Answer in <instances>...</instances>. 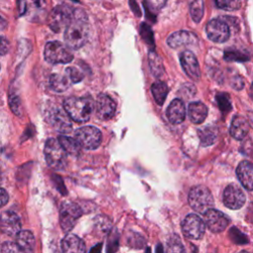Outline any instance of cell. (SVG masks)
Returning a JSON list of instances; mask_svg holds the SVG:
<instances>
[{
    "label": "cell",
    "instance_id": "cell-1",
    "mask_svg": "<svg viewBox=\"0 0 253 253\" xmlns=\"http://www.w3.org/2000/svg\"><path fill=\"white\" fill-rule=\"evenodd\" d=\"M89 36V26L86 13L82 9L74 10L71 22L64 32V41L68 47L78 49L87 42Z\"/></svg>",
    "mask_w": 253,
    "mask_h": 253
},
{
    "label": "cell",
    "instance_id": "cell-2",
    "mask_svg": "<svg viewBox=\"0 0 253 253\" xmlns=\"http://www.w3.org/2000/svg\"><path fill=\"white\" fill-rule=\"evenodd\" d=\"M63 108L71 120L76 123H84L90 119L95 104L90 97H71L64 101Z\"/></svg>",
    "mask_w": 253,
    "mask_h": 253
},
{
    "label": "cell",
    "instance_id": "cell-3",
    "mask_svg": "<svg viewBox=\"0 0 253 253\" xmlns=\"http://www.w3.org/2000/svg\"><path fill=\"white\" fill-rule=\"evenodd\" d=\"M188 202L191 208L198 213H205L213 206V198L209 188L199 185L190 190Z\"/></svg>",
    "mask_w": 253,
    "mask_h": 253
},
{
    "label": "cell",
    "instance_id": "cell-4",
    "mask_svg": "<svg viewBox=\"0 0 253 253\" xmlns=\"http://www.w3.org/2000/svg\"><path fill=\"white\" fill-rule=\"evenodd\" d=\"M44 157L47 165L53 169H62L66 164V151L58 139L48 138L44 143Z\"/></svg>",
    "mask_w": 253,
    "mask_h": 253
},
{
    "label": "cell",
    "instance_id": "cell-5",
    "mask_svg": "<svg viewBox=\"0 0 253 253\" xmlns=\"http://www.w3.org/2000/svg\"><path fill=\"white\" fill-rule=\"evenodd\" d=\"M44 59L51 63H68L73 59V54L67 46L57 41L48 42L43 50Z\"/></svg>",
    "mask_w": 253,
    "mask_h": 253
},
{
    "label": "cell",
    "instance_id": "cell-6",
    "mask_svg": "<svg viewBox=\"0 0 253 253\" xmlns=\"http://www.w3.org/2000/svg\"><path fill=\"white\" fill-rule=\"evenodd\" d=\"M74 15V10L66 5V4H60L55 6L48 19V25L49 28L55 32H60L63 28H66L67 25L71 22Z\"/></svg>",
    "mask_w": 253,
    "mask_h": 253
},
{
    "label": "cell",
    "instance_id": "cell-7",
    "mask_svg": "<svg viewBox=\"0 0 253 253\" xmlns=\"http://www.w3.org/2000/svg\"><path fill=\"white\" fill-rule=\"evenodd\" d=\"M75 138L81 147L87 150H93L98 148L101 144L102 133L97 127L86 126L76 129Z\"/></svg>",
    "mask_w": 253,
    "mask_h": 253
},
{
    "label": "cell",
    "instance_id": "cell-8",
    "mask_svg": "<svg viewBox=\"0 0 253 253\" xmlns=\"http://www.w3.org/2000/svg\"><path fill=\"white\" fill-rule=\"evenodd\" d=\"M181 227L184 236L193 240L201 239L206 230L205 221L196 213H189L186 215L182 221Z\"/></svg>",
    "mask_w": 253,
    "mask_h": 253
},
{
    "label": "cell",
    "instance_id": "cell-9",
    "mask_svg": "<svg viewBox=\"0 0 253 253\" xmlns=\"http://www.w3.org/2000/svg\"><path fill=\"white\" fill-rule=\"evenodd\" d=\"M81 214L82 210L78 205L70 202H64L59 210V222L63 231L71 230Z\"/></svg>",
    "mask_w": 253,
    "mask_h": 253
},
{
    "label": "cell",
    "instance_id": "cell-10",
    "mask_svg": "<svg viewBox=\"0 0 253 253\" xmlns=\"http://www.w3.org/2000/svg\"><path fill=\"white\" fill-rule=\"evenodd\" d=\"M208 38L214 42H224L229 39L230 31L226 22L219 19L211 20L206 27Z\"/></svg>",
    "mask_w": 253,
    "mask_h": 253
},
{
    "label": "cell",
    "instance_id": "cell-11",
    "mask_svg": "<svg viewBox=\"0 0 253 253\" xmlns=\"http://www.w3.org/2000/svg\"><path fill=\"white\" fill-rule=\"evenodd\" d=\"M223 204L230 210L241 209L246 201V196L242 189L236 184H229L223 191Z\"/></svg>",
    "mask_w": 253,
    "mask_h": 253
},
{
    "label": "cell",
    "instance_id": "cell-12",
    "mask_svg": "<svg viewBox=\"0 0 253 253\" xmlns=\"http://www.w3.org/2000/svg\"><path fill=\"white\" fill-rule=\"evenodd\" d=\"M204 218H205L206 225L213 233H218L223 231L229 223L228 217L223 212H221L220 211L214 210L212 208L209 209L204 213Z\"/></svg>",
    "mask_w": 253,
    "mask_h": 253
},
{
    "label": "cell",
    "instance_id": "cell-13",
    "mask_svg": "<svg viewBox=\"0 0 253 253\" xmlns=\"http://www.w3.org/2000/svg\"><path fill=\"white\" fill-rule=\"evenodd\" d=\"M0 229L3 233L14 236L21 230V221L19 216L11 211H3L0 214Z\"/></svg>",
    "mask_w": 253,
    "mask_h": 253
},
{
    "label": "cell",
    "instance_id": "cell-14",
    "mask_svg": "<svg viewBox=\"0 0 253 253\" xmlns=\"http://www.w3.org/2000/svg\"><path fill=\"white\" fill-rule=\"evenodd\" d=\"M180 62L185 73L193 80H199L201 77V70L196 55L190 51L185 50L180 55Z\"/></svg>",
    "mask_w": 253,
    "mask_h": 253
},
{
    "label": "cell",
    "instance_id": "cell-15",
    "mask_svg": "<svg viewBox=\"0 0 253 253\" xmlns=\"http://www.w3.org/2000/svg\"><path fill=\"white\" fill-rule=\"evenodd\" d=\"M70 119L67 112L60 108L51 110L48 117L49 124L60 132H68L71 130L72 125Z\"/></svg>",
    "mask_w": 253,
    "mask_h": 253
},
{
    "label": "cell",
    "instance_id": "cell-16",
    "mask_svg": "<svg viewBox=\"0 0 253 253\" xmlns=\"http://www.w3.org/2000/svg\"><path fill=\"white\" fill-rule=\"evenodd\" d=\"M116 113V104L113 99L106 94H101L96 103V115L101 120H110Z\"/></svg>",
    "mask_w": 253,
    "mask_h": 253
},
{
    "label": "cell",
    "instance_id": "cell-17",
    "mask_svg": "<svg viewBox=\"0 0 253 253\" xmlns=\"http://www.w3.org/2000/svg\"><path fill=\"white\" fill-rule=\"evenodd\" d=\"M198 42L195 34L189 31H178L171 34L167 39V44L172 48H178L185 45H193Z\"/></svg>",
    "mask_w": 253,
    "mask_h": 253
},
{
    "label": "cell",
    "instance_id": "cell-18",
    "mask_svg": "<svg viewBox=\"0 0 253 253\" xmlns=\"http://www.w3.org/2000/svg\"><path fill=\"white\" fill-rule=\"evenodd\" d=\"M236 175L241 185L248 191H253V164L247 160L241 161L236 168Z\"/></svg>",
    "mask_w": 253,
    "mask_h": 253
},
{
    "label": "cell",
    "instance_id": "cell-19",
    "mask_svg": "<svg viewBox=\"0 0 253 253\" xmlns=\"http://www.w3.org/2000/svg\"><path fill=\"white\" fill-rule=\"evenodd\" d=\"M250 128L248 121L241 115H235L230 123L229 133L234 139L241 140L248 133Z\"/></svg>",
    "mask_w": 253,
    "mask_h": 253
},
{
    "label": "cell",
    "instance_id": "cell-20",
    "mask_svg": "<svg viewBox=\"0 0 253 253\" xmlns=\"http://www.w3.org/2000/svg\"><path fill=\"white\" fill-rule=\"evenodd\" d=\"M169 122L173 125H179L184 122L186 117V109L182 100L174 99L166 111Z\"/></svg>",
    "mask_w": 253,
    "mask_h": 253
},
{
    "label": "cell",
    "instance_id": "cell-21",
    "mask_svg": "<svg viewBox=\"0 0 253 253\" xmlns=\"http://www.w3.org/2000/svg\"><path fill=\"white\" fill-rule=\"evenodd\" d=\"M61 248L65 253H82L86 250L83 240L75 234H67L61 241Z\"/></svg>",
    "mask_w": 253,
    "mask_h": 253
},
{
    "label": "cell",
    "instance_id": "cell-22",
    "mask_svg": "<svg viewBox=\"0 0 253 253\" xmlns=\"http://www.w3.org/2000/svg\"><path fill=\"white\" fill-rule=\"evenodd\" d=\"M188 116L193 124L200 125L205 122L208 116V108L201 102H193L189 104Z\"/></svg>",
    "mask_w": 253,
    "mask_h": 253
},
{
    "label": "cell",
    "instance_id": "cell-23",
    "mask_svg": "<svg viewBox=\"0 0 253 253\" xmlns=\"http://www.w3.org/2000/svg\"><path fill=\"white\" fill-rule=\"evenodd\" d=\"M16 243L21 252H33L35 249V237L29 230H20L16 237Z\"/></svg>",
    "mask_w": 253,
    "mask_h": 253
},
{
    "label": "cell",
    "instance_id": "cell-24",
    "mask_svg": "<svg viewBox=\"0 0 253 253\" xmlns=\"http://www.w3.org/2000/svg\"><path fill=\"white\" fill-rule=\"evenodd\" d=\"M70 79L67 75H61L58 73L51 74L49 78V84L53 91L55 92H63L67 90L70 86Z\"/></svg>",
    "mask_w": 253,
    "mask_h": 253
},
{
    "label": "cell",
    "instance_id": "cell-25",
    "mask_svg": "<svg viewBox=\"0 0 253 253\" xmlns=\"http://www.w3.org/2000/svg\"><path fill=\"white\" fill-rule=\"evenodd\" d=\"M198 134L201 140V144L203 146H209L215 141L217 136V129L215 126H208L206 127L200 128L198 130Z\"/></svg>",
    "mask_w": 253,
    "mask_h": 253
},
{
    "label": "cell",
    "instance_id": "cell-26",
    "mask_svg": "<svg viewBox=\"0 0 253 253\" xmlns=\"http://www.w3.org/2000/svg\"><path fill=\"white\" fill-rule=\"evenodd\" d=\"M151 92L157 105L161 106L165 102L168 94V87L166 83L162 81H156L151 85Z\"/></svg>",
    "mask_w": 253,
    "mask_h": 253
},
{
    "label": "cell",
    "instance_id": "cell-27",
    "mask_svg": "<svg viewBox=\"0 0 253 253\" xmlns=\"http://www.w3.org/2000/svg\"><path fill=\"white\" fill-rule=\"evenodd\" d=\"M58 141L61 144V146L63 147V149L72 155H78L80 153V144L78 143V141L76 140V138H72L63 134H60L58 136Z\"/></svg>",
    "mask_w": 253,
    "mask_h": 253
},
{
    "label": "cell",
    "instance_id": "cell-28",
    "mask_svg": "<svg viewBox=\"0 0 253 253\" xmlns=\"http://www.w3.org/2000/svg\"><path fill=\"white\" fill-rule=\"evenodd\" d=\"M148 62L152 74L155 77H160L164 73V66L160 56L153 50L148 53Z\"/></svg>",
    "mask_w": 253,
    "mask_h": 253
},
{
    "label": "cell",
    "instance_id": "cell-29",
    "mask_svg": "<svg viewBox=\"0 0 253 253\" xmlns=\"http://www.w3.org/2000/svg\"><path fill=\"white\" fill-rule=\"evenodd\" d=\"M190 14L194 22L200 23L204 16V1L193 0L190 4Z\"/></svg>",
    "mask_w": 253,
    "mask_h": 253
},
{
    "label": "cell",
    "instance_id": "cell-30",
    "mask_svg": "<svg viewBox=\"0 0 253 253\" xmlns=\"http://www.w3.org/2000/svg\"><path fill=\"white\" fill-rule=\"evenodd\" d=\"M215 4L222 10L234 11L241 7L242 0H215Z\"/></svg>",
    "mask_w": 253,
    "mask_h": 253
},
{
    "label": "cell",
    "instance_id": "cell-31",
    "mask_svg": "<svg viewBox=\"0 0 253 253\" xmlns=\"http://www.w3.org/2000/svg\"><path fill=\"white\" fill-rule=\"evenodd\" d=\"M228 235L230 237V239L236 243V244H245L248 242V239H247V236L245 234H243L238 228L236 227H231L229 232H228Z\"/></svg>",
    "mask_w": 253,
    "mask_h": 253
},
{
    "label": "cell",
    "instance_id": "cell-32",
    "mask_svg": "<svg viewBox=\"0 0 253 253\" xmlns=\"http://www.w3.org/2000/svg\"><path fill=\"white\" fill-rule=\"evenodd\" d=\"M216 102L218 105V108L221 112L225 113L228 112L231 109V103H230V98L227 94L225 93H219L216 96Z\"/></svg>",
    "mask_w": 253,
    "mask_h": 253
},
{
    "label": "cell",
    "instance_id": "cell-33",
    "mask_svg": "<svg viewBox=\"0 0 253 253\" xmlns=\"http://www.w3.org/2000/svg\"><path fill=\"white\" fill-rule=\"evenodd\" d=\"M224 59L227 61H245L249 59V56L237 50H226L224 52Z\"/></svg>",
    "mask_w": 253,
    "mask_h": 253
},
{
    "label": "cell",
    "instance_id": "cell-34",
    "mask_svg": "<svg viewBox=\"0 0 253 253\" xmlns=\"http://www.w3.org/2000/svg\"><path fill=\"white\" fill-rule=\"evenodd\" d=\"M167 251H169V252H184L185 251L183 244L180 241V239L178 238V236L171 237L169 239Z\"/></svg>",
    "mask_w": 253,
    "mask_h": 253
},
{
    "label": "cell",
    "instance_id": "cell-35",
    "mask_svg": "<svg viewBox=\"0 0 253 253\" xmlns=\"http://www.w3.org/2000/svg\"><path fill=\"white\" fill-rule=\"evenodd\" d=\"M65 71H66V75L69 77L72 83H78L82 81L83 74L79 70H77L75 67H67Z\"/></svg>",
    "mask_w": 253,
    "mask_h": 253
},
{
    "label": "cell",
    "instance_id": "cell-36",
    "mask_svg": "<svg viewBox=\"0 0 253 253\" xmlns=\"http://www.w3.org/2000/svg\"><path fill=\"white\" fill-rule=\"evenodd\" d=\"M166 2L167 0H145V6L151 12H156L162 9L165 6Z\"/></svg>",
    "mask_w": 253,
    "mask_h": 253
},
{
    "label": "cell",
    "instance_id": "cell-37",
    "mask_svg": "<svg viewBox=\"0 0 253 253\" xmlns=\"http://www.w3.org/2000/svg\"><path fill=\"white\" fill-rule=\"evenodd\" d=\"M1 251L2 252H7V253H12V252H21L17 243H13L11 241L4 242L1 246Z\"/></svg>",
    "mask_w": 253,
    "mask_h": 253
},
{
    "label": "cell",
    "instance_id": "cell-38",
    "mask_svg": "<svg viewBox=\"0 0 253 253\" xmlns=\"http://www.w3.org/2000/svg\"><path fill=\"white\" fill-rule=\"evenodd\" d=\"M9 49H10L9 41L6 38L0 36V55H5L6 53H8Z\"/></svg>",
    "mask_w": 253,
    "mask_h": 253
},
{
    "label": "cell",
    "instance_id": "cell-39",
    "mask_svg": "<svg viewBox=\"0 0 253 253\" xmlns=\"http://www.w3.org/2000/svg\"><path fill=\"white\" fill-rule=\"evenodd\" d=\"M9 201V195L6 190L0 188V208L5 206Z\"/></svg>",
    "mask_w": 253,
    "mask_h": 253
},
{
    "label": "cell",
    "instance_id": "cell-40",
    "mask_svg": "<svg viewBox=\"0 0 253 253\" xmlns=\"http://www.w3.org/2000/svg\"><path fill=\"white\" fill-rule=\"evenodd\" d=\"M246 218L249 220V222L253 223V203H251L250 206H249V208H248Z\"/></svg>",
    "mask_w": 253,
    "mask_h": 253
},
{
    "label": "cell",
    "instance_id": "cell-41",
    "mask_svg": "<svg viewBox=\"0 0 253 253\" xmlns=\"http://www.w3.org/2000/svg\"><path fill=\"white\" fill-rule=\"evenodd\" d=\"M32 1L37 8H43L45 6V0H32Z\"/></svg>",
    "mask_w": 253,
    "mask_h": 253
},
{
    "label": "cell",
    "instance_id": "cell-42",
    "mask_svg": "<svg viewBox=\"0 0 253 253\" xmlns=\"http://www.w3.org/2000/svg\"><path fill=\"white\" fill-rule=\"evenodd\" d=\"M19 10L23 14L26 10V0H19Z\"/></svg>",
    "mask_w": 253,
    "mask_h": 253
},
{
    "label": "cell",
    "instance_id": "cell-43",
    "mask_svg": "<svg viewBox=\"0 0 253 253\" xmlns=\"http://www.w3.org/2000/svg\"><path fill=\"white\" fill-rule=\"evenodd\" d=\"M8 23L5 19H3L1 16H0V31H3L4 29H6Z\"/></svg>",
    "mask_w": 253,
    "mask_h": 253
},
{
    "label": "cell",
    "instance_id": "cell-44",
    "mask_svg": "<svg viewBox=\"0 0 253 253\" xmlns=\"http://www.w3.org/2000/svg\"><path fill=\"white\" fill-rule=\"evenodd\" d=\"M249 95H250V98L253 100V83L251 84L250 86V89H249Z\"/></svg>",
    "mask_w": 253,
    "mask_h": 253
},
{
    "label": "cell",
    "instance_id": "cell-45",
    "mask_svg": "<svg viewBox=\"0 0 253 253\" xmlns=\"http://www.w3.org/2000/svg\"><path fill=\"white\" fill-rule=\"evenodd\" d=\"M101 245H102V244H98V246H97L96 248H93V249H91V251H95V250H101Z\"/></svg>",
    "mask_w": 253,
    "mask_h": 253
},
{
    "label": "cell",
    "instance_id": "cell-46",
    "mask_svg": "<svg viewBox=\"0 0 253 253\" xmlns=\"http://www.w3.org/2000/svg\"><path fill=\"white\" fill-rule=\"evenodd\" d=\"M156 251H163V249L161 248V246H159V247L156 248Z\"/></svg>",
    "mask_w": 253,
    "mask_h": 253
},
{
    "label": "cell",
    "instance_id": "cell-47",
    "mask_svg": "<svg viewBox=\"0 0 253 253\" xmlns=\"http://www.w3.org/2000/svg\"><path fill=\"white\" fill-rule=\"evenodd\" d=\"M1 180H2V173H1V170H0V183H1Z\"/></svg>",
    "mask_w": 253,
    "mask_h": 253
}]
</instances>
